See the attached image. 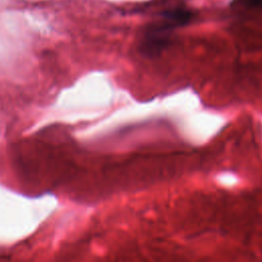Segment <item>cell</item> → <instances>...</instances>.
Masks as SVG:
<instances>
[{
	"instance_id": "2",
	"label": "cell",
	"mask_w": 262,
	"mask_h": 262,
	"mask_svg": "<svg viewBox=\"0 0 262 262\" xmlns=\"http://www.w3.org/2000/svg\"><path fill=\"white\" fill-rule=\"evenodd\" d=\"M242 3L245 5H259L262 4V0H242Z\"/></svg>"
},
{
	"instance_id": "1",
	"label": "cell",
	"mask_w": 262,
	"mask_h": 262,
	"mask_svg": "<svg viewBox=\"0 0 262 262\" xmlns=\"http://www.w3.org/2000/svg\"><path fill=\"white\" fill-rule=\"evenodd\" d=\"M193 17V12L185 7H175L161 12L160 19L146 29L141 48L144 53H158L166 46L173 30L187 25Z\"/></svg>"
}]
</instances>
